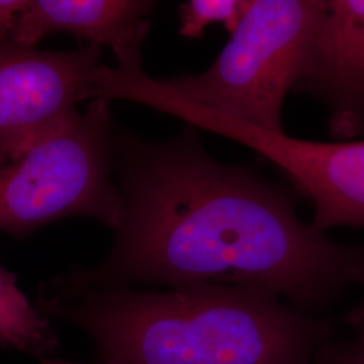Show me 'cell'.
I'll use <instances>...</instances> for the list:
<instances>
[{
  "mask_svg": "<svg viewBox=\"0 0 364 364\" xmlns=\"http://www.w3.org/2000/svg\"><path fill=\"white\" fill-rule=\"evenodd\" d=\"M114 171L124 218L102 266L65 275L75 284L255 287L314 316L363 279L364 246L316 231L289 191L213 158L195 126L168 141L117 126Z\"/></svg>",
  "mask_w": 364,
  "mask_h": 364,
  "instance_id": "obj_1",
  "label": "cell"
},
{
  "mask_svg": "<svg viewBox=\"0 0 364 364\" xmlns=\"http://www.w3.org/2000/svg\"><path fill=\"white\" fill-rule=\"evenodd\" d=\"M46 312L87 329L122 364H313L329 326L255 287L166 291L48 282Z\"/></svg>",
  "mask_w": 364,
  "mask_h": 364,
  "instance_id": "obj_2",
  "label": "cell"
},
{
  "mask_svg": "<svg viewBox=\"0 0 364 364\" xmlns=\"http://www.w3.org/2000/svg\"><path fill=\"white\" fill-rule=\"evenodd\" d=\"M117 124L109 102L77 108L0 138V232L22 237L68 218L114 230L124 198L114 171Z\"/></svg>",
  "mask_w": 364,
  "mask_h": 364,
  "instance_id": "obj_3",
  "label": "cell"
},
{
  "mask_svg": "<svg viewBox=\"0 0 364 364\" xmlns=\"http://www.w3.org/2000/svg\"><path fill=\"white\" fill-rule=\"evenodd\" d=\"M328 0H250L207 70L161 80L182 99L251 127L285 132L282 109L304 76Z\"/></svg>",
  "mask_w": 364,
  "mask_h": 364,
  "instance_id": "obj_4",
  "label": "cell"
},
{
  "mask_svg": "<svg viewBox=\"0 0 364 364\" xmlns=\"http://www.w3.org/2000/svg\"><path fill=\"white\" fill-rule=\"evenodd\" d=\"M146 105L181 117L188 124L245 144L281 170L314 204L312 227L326 234L336 227H364V139L317 142L260 130L182 99L162 82Z\"/></svg>",
  "mask_w": 364,
  "mask_h": 364,
  "instance_id": "obj_5",
  "label": "cell"
},
{
  "mask_svg": "<svg viewBox=\"0 0 364 364\" xmlns=\"http://www.w3.org/2000/svg\"><path fill=\"white\" fill-rule=\"evenodd\" d=\"M100 48L42 50L0 43V138L42 124L96 99Z\"/></svg>",
  "mask_w": 364,
  "mask_h": 364,
  "instance_id": "obj_6",
  "label": "cell"
},
{
  "mask_svg": "<svg viewBox=\"0 0 364 364\" xmlns=\"http://www.w3.org/2000/svg\"><path fill=\"white\" fill-rule=\"evenodd\" d=\"M296 92L321 100L329 134L355 141L364 131V0H328L306 70Z\"/></svg>",
  "mask_w": 364,
  "mask_h": 364,
  "instance_id": "obj_7",
  "label": "cell"
},
{
  "mask_svg": "<svg viewBox=\"0 0 364 364\" xmlns=\"http://www.w3.org/2000/svg\"><path fill=\"white\" fill-rule=\"evenodd\" d=\"M156 6L153 0H26L13 43L37 46L46 36L66 33L85 45L109 48L120 70H142V45Z\"/></svg>",
  "mask_w": 364,
  "mask_h": 364,
  "instance_id": "obj_8",
  "label": "cell"
},
{
  "mask_svg": "<svg viewBox=\"0 0 364 364\" xmlns=\"http://www.w3.org/2000/svg\"><path fill=\"white\" fill-rule=\"evenodd\" d=\"M0 344L33 355L55 351L58 340L45 317L18 287L16 275L0 263Z\"/></svg>",
  "mask_w": 364,
  "mask_h": 364,
  "instance_id": "obj_9",
  "label": "cell"
},
{
  "mask_svg": "<svg viewBox=\"0 0 364 364\" xmlns=\"http://www.w3.org/2000/svg\"><path fill=\"white\" fill-rule=\"evenodd\" d=\"M250 0H188L178 7L180 36L183 38L204 37L205 28L220 23L232 34L247 11Z\"/></svg>",
  "mask_w": 364,
  "mask_h": 364,
  "instance_id": "obj_10",
  "label": "cell"
},
{
  "mask_svg": "<svg viewBox=\"0 0 364 364\" xmlns=\"http://www.w3.org/2000/svg\"><path fill=\"white\" fill-rule=\"evenodd\" d=\"M313 364H364V338H328L317 352Z\"/></svg>",
  "mask_w": 364,
  "mask_h": 364,
  "instance_id": "obj_11",
  "label": "cell"
},
{
  "mask_svg": "<svg viewBox=\"0 0 364 364\" xmlns=\"http://www.w3.org/2000/svg\"><path fill=\"white\" fill-rule=\"evenodd\" d=\"M26 0H0V43L13 42L19 15Z\"/></svg>",
  "mask_w": 364,
  "mask_h": 364,
  "instance_id": "obj_12",
  "label": "cell"
},
{
  "mask_svg": "<svg viewBox=\"0 0 364 364\" xmlns=\"http://www.w3.org/2000/svg\"><path fill=\"white\" fill-rule=\"evenodd\" d=\"M360 285L363 287L362 299L356 304V306L348 314V323L355 329V333L364 338V275Z\"/></svg>",
  "mask_w": 364,
  "mask_h": 364,
  "instance_id": "obj_13",
  "label": "cell"
},
{
  "mask_svg": "<svg viewBox=\"0 0 364 364\" xmlns=\"http://www.w3.org/2000/svg\"><path fill=\"white\" fill-rule=\"evenodd\" d=\"M42 363H43V364H87V363H76V362H69V360H60V359H42ZM97 364H122V363H119V362H115V360H107V359H105V362H103V363H97Z\"/></svg>",
  "mask_w": 364,
  "mask_h": 364,
  "instance_id": "obj_14",
  "label": "cell"
},
{
  "mask_svg": "<svg viewBox=\"0 0 364 364\" xmlns=\"http://www.w3.org/2000/svg\"><path fill=\"white\" fill-rule=\"evenodd\" d=\"M362 136H364V131H363V135H362Z\"/></svg>",
  "mask_w": 364,
  "mask_h": 364,
  "instance_id": "obj_15",
  "label": "cell"
}]
</instances>
